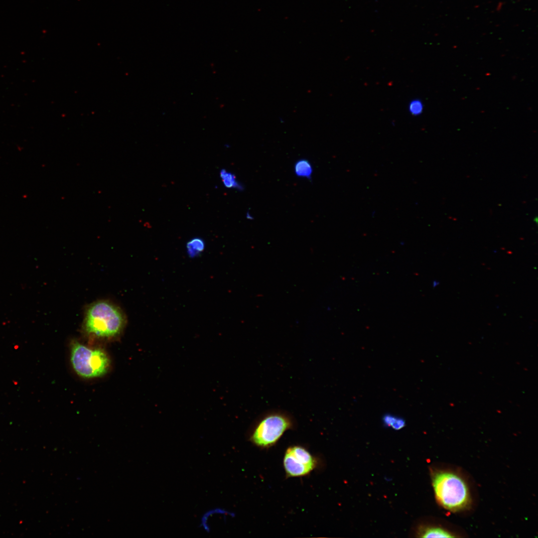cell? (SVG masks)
Returning <instances> with one entry per match:
<instances>
[{
  "label": "cell",
  "instance_id": "7c38bea8",
  "mask_svg": "<svg viewBox=\"0 0 538 538\" xmlns=\"http://www.w3.org/2000/svg\"><path fill=\"white\" fill-rule=\"evenodd\" d=\"M246 217H247V218L248 219H250V220H252V219H254L253 216L251 215V214L249 212H248L247 213Z\"/></svg>",
  "mask_w": 538,
  "mask_h": 538
},
{
  "label": "cell",
  "instance_id": "9c48e42d",
  "mask_svg": "<svg viewBox=\"0 0 538 538\" xmlns=\"http://www.w3.org/2000/svg\"><path fill=\"white\" fill-rule=\"evenodd\" d=\"M383 424L387 427L398 430L405 425V420L402 417L391 414H386L383 416Z\"/></svg>",
  "mask_w": 538,
  "mask_h": 538
},
{
  "label": "cell",
  "instance_id": "30bf717a",
  "mask_svg": "<svg viewBox=\"0 0 538 538\" xmlns=\"http://www.w3.org/2000/svg\"><path fill=\"white\" fill-rule=\"evenodd\" d=\"M204 248V242L199 238H193L187 243V252L191 257L199 255L203 251Z\"/></svg>",
  "mask_w": 538,
  "mask_h": 538
},
{
  "label": "cell",
  "instance_id": "52a82bcc",
  "mask_svg": "<svg viewBox=\"0 0 538 538\" xmlns=\"http://www.w3.org/2000/svg\"><path fill=\"white\" fill-rule=\"evenodd\" d=\"M295 175L299 178L308 180L312 179L313 168L311 162L307 159L301 158L297 160L294 165Z\"/></svg>",
  "mask_w": 538,
  "mask_h": 538
},
{
  "label": "cell",
  "instance_id": "7a4b0ae2",
  "mask_svg": "<svg viewBox=\"0 0 538 538\" xmlns=\"http://www.w3.org/2000/svg\"><path fill=\"white\" fill-rule=\"evenodd\" d=\"M297 421L289 411L280 409L266 410L253 422L247 432V438L261 449L275 445L288 430H294Z\"/></svg>",
  "mask_w": 538,
  "mask_h": 538
},
{
  "label": "cell",
  "instance_id": "5b68a950",
  "mask_svg": "<svg viewBox=\"0 0 538 538\" xmlns=\"http://www.w3.org/2000/svg\"><path fill=\"white\" fill-rule=\"evenodd\" d=\"M318 459L305 447L300 445L288 447L283 458V466L286 477L307 476L318 466Z\"/></svg>",
  "mask_w": 538,
  "mask_h": 538
},
{
  "label": "cell",
  "instance_id": "277c9868",
  "mask_svg": "<svg viewBox=\"0 0 538 538\" xmlns=\"http://www.w3.org/2000/svg\"><path fill=\"white\" fill-rule=\"evenodd\" d=\"M70 361L77 375L84 379L103 376L110 367V360L105 351L91 348L77 341L72 343Z\"/></svg>",
  "mask_w": 538,
  "mask_h": 538
},
{
  "label": "cell",
  "instance_id": "6da1fadb",
  "mask_svg": "<svg viewBox=\"0 0 538 538\" xmlns=\"http://www.w3.org/2000/svg\"><path fill=\"white\" fill-rule=\"evenodd\" d=\"M432 484L438 504L447 511H466L472 503L469 484L465 476L450 468L436 469L432 474Z\"/></svg>",
  "mask_w": 538,
  "mask_h": 538
},
{
  "label": "cell",
  "instance_id": "8fae6325",
  "mask_svg": "<svg viewBox=\"0 0 538 538\" xmlns=\"http://www.w3.org/2000/svg\"><path fill=\"white\" fill-rule=\"evenodd\" d=\"M423 107L422 102L418 100H414L409 104V111L412 114L414 115H417L421 113L423 111Z\"/></svg>",
  "mask_w": 538,
  "mask_h": 538
},
{
  "label": "cell",
  "instance_id": "ba28073f",
  "mask_svg": "<svg viewBox=\"0 0 538 538\" xmlns=\"http://www.w3.org/2000/svg\"><path fill=\"white\" fill-rule=\"evenodd\" d=\"M220 177L225 187L234 188L239 191L244 190V186L237 179L236 175L231 172L222 169L220 172Z\"/></svg>",
  "mask_w": 538,
  "mask_h": 538
},
{
  "label": "cell",
  "instance_id": "8992f818",
  "mask_svg": "<svg viewBox=\"0 0 538 538\" xmlns=\"http://www.w3.org/2000/svg\"><path fill=\"white\" fill-rule=\"evenodd\" d=\"M421 538H456L460 534L449 527L441 525H430L422 527L418 533Z\"/></svg>",
  "mask_w": 538,
  "mask_h": 538
},
{
  "label": "cell",
  "instance_id": "4fadbf2b",
  "mask_svg": "<svg viewBox=\"0 0 538 538\" xmlns=\"http://www.w3.org/2000/svg\"><path fill=\"white\" fill-rule=\"evenodd\" d=\"M279 122L281 124H284L285 123L284 119L282 117H279Z\"/></svg>",
  "mask_w": 538,
  "mask_h": 538
},
{
  "label": "cell",
  "instance_id": "3957f363",
  "mask_svg": "<svg viewBox=\"0 0 538 538\" xmlns=\"http://www.w3.org/2000/svg\"><path fill=\"white\" fill-rule=\"evenodd\" d=\"M125 322L123 313L118 307L107 301H99L88 307L84 329L89 334L101 338H112L120 334Z\"/></svg>",
  "mask_w": 538,
  "mask_h": 538
}]
</instances>
